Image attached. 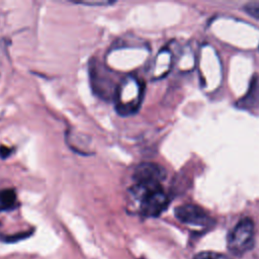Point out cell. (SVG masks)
Listing matches in <instances>:
<instances>
[{
  "mask_svg": "<svg viewBox=\"0 0 259 259\" xmlns=\"http://www.w3.org/2000/svg\"><path fill=\"white\" fill-rule=\"evenodd\" d=\"M145 84L134 76H127L117 84L114 101L118 114L127 116L136 113L143 101Z\"/></svg>",
  "mask_w": 259,
  "mask_h": 259,
  "instance_id": "cell-1",
  "label": "cell"
},
{
  "mask_svg": "<svg viewBox=\"0 0 259 259\" xmlns=\"http://www.w3.org/2000/svg\"><path fill=\"white\" fill-rule=\"evenodd\" d=\"M133 194L141 201V211L146 217L160 215L169 204V198L161 183L135 184Z\"/></svg>",
  "mask_w": 259,
  "mask_h": 259,
  "instance_id": "cell-2",
  "label": "cell"
},
{
  "mask_svg": "<svg viewBox=\"0 0 259 259\" xmlns=\"http://www.w3.org/2000/svg\"><path fill=\"white\" fill-rule=\"evenodd\" d=\"M255 227L250 218L242 219L230 232L228 236V249L234 255H242L254 246Z\"/></svg>",
  "mask_w": 259,
  "mask_h": 259,
  "instance_id": "cell-3",
  "label": "cell"
},
{
  "mask_svg": "<svg viewBox=\"0 0 259 259\" xmlns=\"http://www.w3.org/2000/svg\"><path fill=\"white\" fill-rule=\"evenodd\" d=\"M89 79L94 94L104 100L114 98L117 85L114 84L107 68L96 59L89 63Z\"/></svg>",
  "mask_w": 259,
  "mask_h": 259,
  "instance_id": "cell-4",
  "label": "cell"
},
{
  "mask_svg": "<svg viewBox=\"0 0 259 259\" xmlns=\"http://www.w3.org/2000/svg\"><path fill=\"white\" fill-rule=\"evenodd\" d=\"M174 214L178 221L183 224L205 227L211 223L210 217L200 206L196 204H182L175 208Z\"/></svg>",
  "mask_w": 259,
  "mask_h": 259,
  "instance_id": "cell-5",
  "label": "cell"
},
{
  "mask_svg": "<svg viewBox=\"0 0 259 259\" xmlns=\"http://www.w3.org/2000/svg\"><path fill=\"white\" fill-rule=\"evenodd\" d=\"M167 176L166 170L156 163L145 162L138 165L134 171L133 178L137 184L161 183Z\"/></svg>",
  "mask_w": 259,
  "mask_h": 259,
  "instance_id": "cell-6",
  "label": "cell"
},
{
  "mask_svg": "<svg viewBox=\"0 0 259 259\" xmlns=\"http://www.w3.org/2000/svg\"><path fill=\"white\" fill-rule=\"evenodd\" d=\"M259 100V76L254 75L249 86V90L246 95L243 96L238 102L237 106L240 108H251Z\"/></svg>",
  "mask_w": 259,
  "mask_h": 259,
  "instance_id": "cell-7",
  "label": "cell"
},
{
  "mask_svg": "<svg viewBox=\"0 0 259 259\" xmlns=\"http://www.w3.org/2000/svg\"><path fill=\"white\" fill-rule=\"evenodd\" d=\"M16 206V192L13 188L0 190V211L13 209Z\"/></svg>",
  "mask_w": 259,
  "mask_h": 259,
  "instance_id": "cell-8",
  "label": "cell"
},
{
  "mask_svg": "<svg viewBox=\"0 0 259 259\" xmlns=\"http://www.w3.org/2000/svg\"><path fill=\"white\" fill-rule=\"evenodd\" d=\"M193 259H231V258L222 253H218L213 251H202V252L196 253Z\"/></svg>",
  "mask_w": 259,
  "mask_h": 259,
  "instance_id": "cell-9",
  "label": "cell"
},
{
  "mask_svg": "<svg viewBox=\"0 0 259 259\" xmlns=\"http://www.w3.org/2000/svg\"><path fill=\"white\" fill-rule=\"evenodd\" d=\"M243 9L251 17H253L255 19H259V3H257V2L248 3V4L244 5Z\"/></svg>",
  "mask_w": 259,
  "mask_h": 259,
  "instance_id": "cell-10",
  "label": "cell"
},
{
  "mask_svg": "<svg viewBox=\"0 0 259 259\" xmlns=\"http://www.w3.org/2000/svg\"><path fill=\"white\" fill-rule=\"evenodd\" d=\"M74 3L86 6H107L113 4L114 1H74Z\"/></svg>",
  "mask_w": 259,
  "mask_h": 259,
  "instance_id": "cell-11",
  "label": "cell"
},
{
  "mask_svg": "<svg viewBox=\"0 0 259 259\" xmlns=\"http://www.w3.org/2000/svg\"><path fill=\"white\" fill-rule=\"evenodd\" d=\"M13 152V149L12 148H8L6 146H3L1 145L0 146V158L1 159H7Z\"/></svg>",
  "mask_w": 259,
  "mask_h": 259,
  "instance_id": "cell-12",
  "label": "cell"
}]
</instances>
